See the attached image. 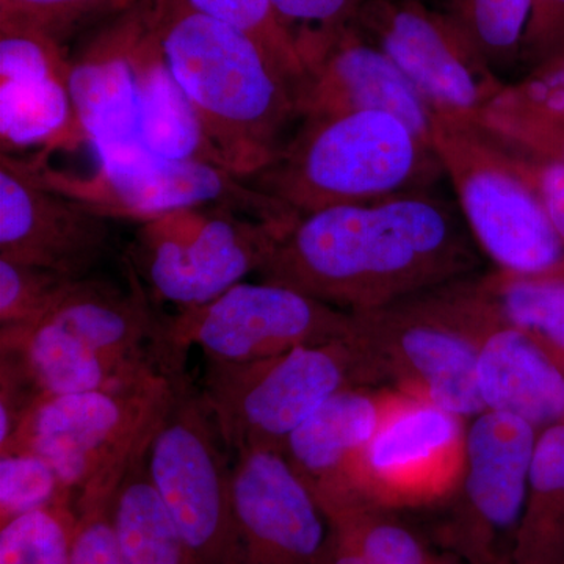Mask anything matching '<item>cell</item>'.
Instances as JSON below:
<instances>
[{
	"mask_svg": "<svg viewBox=\"0 0 564 564\" xmlns=\"http://www.w3.org/2000/svg\"><path fill=\"white\" fill-rule=\"evenodd\" d=\"M462 210L433 192L302 215L258 274L347 313L380 310L477 274Z\"/></svg>",
	"mask_w": 564,
	"mask_h": 564,
	"instance_id": "1",
	"label": "cell"
},
{
	"mask_svg": "<svg viewBox=\"0 0 564 564\" xmlns=\"http://www.w3.org/2000/svg\"><path fill=\"white\" fill-rule=\"evenodd\" d=\"M174 77L221 169L245 180L269 169L296 115V90L259 44L182 0H150Z\"/></svg>",
	"mask_w": 564,
	"mask_h": 564,
	"instance_id": "2",
	"label": "cell"
},
{
	"mask_svg": "<svg viewBox=\"0 0 564 564\" xmlns=\"http://www.w3.org/2000/svg\"><path fill=\"white\" fill-rule=\"evenodd\" d=\"M445 177L433 144L386 111L303 121L276 161L252 177L295 214L432 192Z\"/></svg>",
	"mask_w": 564,
	"mask_h": 564,
	"instance_id": "3",
	"label": "cell"
},
{
	"mask_svg": "<svg viewBox=\"0 0 564 564\" xmlns=\"http://www.w3.org/2000/svg\"><path fill=\"white\" fill-rule=\"evenodd\" d=\"M474 276V274H473ZM473 276L415 293L380 310L352 313L355 333L389 388L458 417L486 408L477 366L491 315Z\"/></svg>",
	"mask_w": 564,
	"mask_h": 564,
	"instance_id": "4",
	"label": "cell"
},
{
	"mask_svg": "<svg viewBox=\"0 0 564 564\" xmlns=\"http://www.w3.org/2000/svg\"><path fill=\"white\" fill-rule=\"evenodd\" d=\"M187 372L128 391L41 395L0 455L28 452L54 467L82 513L113 502L131 464L152 437Z\"/></svg>",
	"mask_w": 564,
	"mask_h": 564,
	"instance_id": "5",
	"label": "cell"
},
{
	"mask_svg": "<svg viewBox=\"0 0 564 564\" xmlns=\"http://www.w3.org/2000/svg\"><path fill=\"white\" fill-rule=\"evenodd\" d=\"M383 386L356 336L303 345L262 361H206L202 395L223 444L236 456L282 451L285 441L336 393Z\"/></svg>",
	"mask_w": 564,
	"mask_h": 564,
	"instance_id": "6",
	"label": "cell"
},
{
	"mask_svg": "<svg viewBox=\"0 0 564 564\" xmlns=\"http://www.w3.org/2000/svg\"><path fill=\"white\" fill-rule=\"evenodd\" d=\"M433 148L464 221L496 269L564 281V245L507 141L481 120L433 113Z\"/></svg>",
	"mask_w": 564,
	"mask_h": 564,
	"instance_id": "7",
	"label": "cell"
},
{
	"mask_svg": "<svg viewBox=\"0 0 564 564\" xmlns=\"http://www.w3.org/2000/svg\"><path fill=\"white\" fill-rule=\"evenodd\" d=\"M191 377L152 437L148 469L195 564H243L232 500V464Z\"/></svg>",
	"mask_w": 564,
	"mask_h": 564,
	"instance_id": "8",
	"label": "cell"
},
{
	"mask_svg": "<svg viewBox=\"0 0 564 564\" xmlns=\"http://www.w3.org/2000/svg\"><path fill=\"white\" fill-rule=\"evenodd\" d=\"M295 221L261 220L223 204L184 207L141 223L131 263L159 299L191 310L258 273Z\"/></svg>",
	"mask_w": 564,
	"mask_h": 564,
	"instance_id": "9",
	"label": "cell"
},
{
	"mask_svg": "<svg viewBox=\"0 0 564 564\" xmlns=\"http://www.w3.org/2000/svg\"><path fill=\"white\" fill-rule=\"evenodd\" d=\"M538 437L516 415L485 411L470 419L466 470L437 532L445 551L466 564L513 563Z\"/></svg>",
	"mask_w": 564,
	"mask_h": 564,
	"instance_id": "10",
	"label": "cell"
},
{
	"mask_svg": "<svg viewBox=\"0 0 564 564\" xmlns=\"http://www.w3.org/2000/svg\"><path fill=\"white\" fill-rule=\"evenodd\" d=\"M46 154L29 162L32 172L52 191L109 218L147 223L203 204H223L267 221H295L299 214L215 163L172 161L144 152L140 158L101 163L90 176L61 172Z\"/></svg>",
	"mask_w": 564,
	"mask_h": 564,
	"instance_id": "11",
	"label": "cell"
},
{
	"mask_svg": "<svg viewBox=\"0 0 564 564\" xmlns=\"http://www.w3.org/2000/svg\"><path fill=\"white\" fill-rule=\"evenodd\" d=\"M355 315L270 282H239L203 306L166 315L174 347L196 345L206 361H262L303 345L348 336Z\"/></svg>",
	"mask_w": 564,
	"mask_h": 564,
	"instance_id": "12",
	"label": "cell"
},
{
	"mask_svg": "<svg viewBox=\"0 0 564 564\" xmlns=\"http://www.w3.org/2000/svg\"><path fill=\"white\" fill-rule=\"evenodd\" d=\"M355 24L434 111L480 120L507 87L459 25L421 0H362Z\"/></svg>",
	"mask_w": 564,
	"mask_h": 564,
	"instance_id": "13",
	"label": "cell"
},
{
	"mask_svg": "<svg viewBox=\"0 0 564 564\" xmlns=\"http://www.w3.org/2000/svg\"><path fill=\"white\" fill-rule=\"evenodd\" d=\"M466 419L392 388L355 470L359 499L393 511L444 507L466 470Z\"/></svg>",
	"mask_w": 564,
	"mask_h": 564,
	"instance_id": "14",
	"label": "cell"
},
{
	"mask_svg": "<svg viewBox=\"0 0 564 564\" xmlns=\"http://www.w3.org/2000/svg\"><path fill=\"white\" fill-rule=\"evenodd\" d=\"M109 221L0 155V259L82 280L109 250Z\"/></svg>",
	"mask_w": 564,
	"mask_h": 564,
	"instance_id": "15",
	"label": "cell"
},
{
	"mask_svg": "<svg viewBox=\"0 0 564 564\" xmlns=\"http://www.w3.org/2000/svg\"><path fill=\"white\" fill-rule=\"evenodd\" d=\"M306 79L296 93L303 121L386 111L433 144L434 110L399 66L351 24L302 54Z\"/></svg>",
	"mask_w": 564,
	"mask_h": 564,
	"instance_id": "16",
	"label": "cell"
},
{
	"mask_svg": "<svg viewBox=\"0 0 564 564\" xmlns=\"http://www.w3.org/2000/svg\"><path fill=\"white\" fill-rule=\"evenodd\" d=\"M70 62L57 39L0 28V147L2 154L40 148L74 151L88 143L69 90Z\"/></svg>",
	"mask_w": 564,
	"mask_h": 564,
	"instance_id": "17",
	"label": "cell"
},
{
	"mask_svg": "<svg viewBox=\"0 0 564 564\" xmlns=\"http://www.w3.org/2000/svg\"><path fill=\"white\" fill-rule=\"evenodd\" d=\"M232 500L243 564H321V505L280 451L234 456Z\"/></svg>",
	"mask_w": 564,
	"mask_h": 564,
	"instance_id": "18",
	"label": "cell"
},
{
	"mask_svg": "<svg viewBox=\"0 0 564 564\" xmlns=\"http://www.w3.org/2000/svg\"><path fill=\"white\" fill-rule=\"evenodd\" d=\"M392 388H356L336 393L285 441L281 454L313 492L323 514L364 502L355 470L380 429Z\"/></svg>",
	"mask_w": 564,
	"mask_h": 564,
	"instance_id": "19",
	"label": "cell"
},
{
	"mask_svg": "<svg viewBox=\"0 0 564 564\" xmlns=\"http://www.w3.org/2000/svg\"><path fill=\"white\" fill-rule=\"evenodd\" d=\"M143 7H135L104 32L76 62L69 90L82 131L99 162L118 163L150 152L141 141L139 93L132 41Z\"/></svg>",
	"mask_w": 564,
	"mask_h": 564,
	"instance_id": "20",
	"label": "cell"
},
{
	"mask_svg": "<svg viewBox=\"0 0 564 564\" xmlns=\"http://www.w3.org/2000/svg\"><path fill=\"white\" fill-rule=\"evenodd\" d=\"M0 350L20 364L40 395L128 391L187 372L185 366L104 355L50 322L14 339L0 340Z\"/></svg>",
	"mask_w": 564,
	"mask_h": 564,
	"instance_id": "21",
	"label": "cell"
},
{
	"mask_svg": "<svg viewBox=\"0 0 564 564\" xmlns=\"http://www.w3.org/2000/svg\"><path fill=\"white\" fill-rule=\"evenodd\" d=\"M477 384L486 411L516 415L540 433L564 425V370L532 337L492 317L478 356Z\"/></svg>",
	"mask_w": 564,
	"mask_h": 564,
	"instance_id": "22",
	"label": "cell"
},
{
	"mask_svg": "<svg viewBox=\"0 0 564 564\" xmlns=\"http://www.w3.org/2000/svg\"><path fill=\"white\" fill-rule=\"evenodd\" d=\"M139 93L141 141L152 154L172 161H204L220 166L198 115L174 77L152 21L151 2L141 10L132 41Z\"/></svg>",
	"mask_w": 564,
	"mask_h": 564,
	"instance_id": "23",
	"label": "cell"
},
{
	"mask_svg": "<svg viewBox=\"0 0 564 564\" xmlns=\"http://www.w3.org/2000/svg\"><path fill=\"white\" fill-rule=\"evenodd\" d=\"M148 452L131 464L115 494L111 521L121 564H195L152 484Z\"/></svg>",
	"mask_w": 564,
	"mask_h": 564,
	"instance_id": "24",
	"label": "cell"
},
{
	"mask_svg": "<svg viewBox=\"0 0 564 564\" xmlns=\"http://www.w3.org/2000/svg\"><path fill=\"white\" fill-rule=\"evenodd\" d=\"M513 564H564V425L538 437Z\"/></svg>",
	"mask_w": 564,
	"mask_h": 564,
	"instance_id": "25",
	"label": "cell"
},
{
	"mask_svg": "<svg viewBox=\"0 0 564 564\" xmlns=\"http://www.w3.org/2000/svg\"><path fill=\"white\" fill-rule=\"evenodd\" d=\"M474 285L494 321L532 337L564 370V281L496 269L475 274Z\"/></svg>",
	"mask_w": 564,
	"mask_h": 564,
	"instance_id": "26",
	"label": "cell"
},
{
	"mask_svg": "<svg viewBox=\"0 0 564 564\" xmlns=\"http://www.w3.org/2000/svg\"><path fill=\"white\" fill-rule=\"evenodd\" d=\"M444 11L497 73L521 63L532 0H444Z\"/></svg>",
	"mask_w": 564,
	"mask_h": 564,
	"instance_id": "27",
	"label": "cell"
},
{
	"mask_svg": "<svg viewBox=\"0 0 564 564\" xmlns=\"http://www.w3.org/2000/svg\"><path fill=\"white\" fill-rule=\"evenodd\" d=\"M192 10L225 22L250 36L296 93L306 79L295 36L274 10L272 0H182Z\"/></svg>",
	"mask_w": 564,
	"mask_h": 564,
	"instance_id": "28",
	"label": "cell"
},
{
	"mask_svg": "<svg viewBox=\"0 0 564 564\" xmlns=\"http://www.w3.org/2000/svg\"><path fill=\"white\" fill-rule=\"evenodd\" d=\"M70 281L50 270L0 259V340L39 326Z\"/></svg>",
	"mask_w": 564,
	"mask_h": 564,
	"instance_id": "29",
	"label": "cell"
},
{
	"mask_svg": "<svg viewBox=\"0 0 564 564\" xmlns=\"http://www.w3.org/2000/svg\"><path fill=\"white\" fill-rule=\"evenodd\" d=\"M68 505L41 508L2 524L0 564H69L77 525Z\"/></svg>",
	"mask_w": 564,
	"mask_h": 564,
	"instance_id": "30",
	"label": "cell"
},
{
	"mask_svg": "<svg viewBox=\"0 0 564 564\" xmlns=\"http://www.w3.org/2000/svg\"><path fill=\"white\" fill-rule=\"evenodd\" d=\"M325 518L350 529L367 564H426L429 549L392 511L358 502Z\"/></svg>",
	"mask_w": 564,
	"mask_h": 564,
	"instance_id": "31",
	"label": "cell"
},
{
	"mask_svg": "<svg viewBox=\"0 0 564 564\" xmlns=\"http://www.w3.org/2000/svg\"><path fill=\"white\" fill-rule=\"evenodd\" d=\"M73 492L46 459L28 452L0 455L2 524L41 508L69 505Z\"/></svg>",
	"mask_w": 564,
	"mask_h": 564,
	"instance_id": "32",
	"label": "cell"
},
{
	"mask_svg": "<svg viewBox=\"0 0 564 564\" xmlns=\"http://www.w3.org/2000/svg\"><path fill=\"white\" fill-rule=\"evenodd\" d=\"M481 122L503 139L564 163V118L497 96Z\"/></svg>",
	"mask_w": 564,
	"mask_h": 564,
	"instance_id": "33",
	"label": "cell"
},
{
	"mask_svg": "<svg viewBox=\"0 0 564 564\" xmlns=\"http://www.w3.org/2000/svg\"><path fill=\"white\" fill-rule=\"evenodd\" d=\"M296 47L318 43L355 24L362 0H272Z\"/></svg>",
	"mask_w": 564,
	"mask_h": 564,
	"instance_id": "34",
	"label": "cell"
},
{
	"mask_svg": "<svg viewBox=\"0 0 564 564\" xmlns=\"http://www.w3.org/2000/svg\"><path fill=\"white\" fill-rule=\"evenodd\" d=\"M115 0H0V28L32 29L58 39Z\"/></svg>",
	"mask_w": 564,
	"mask_h": 564,
	"instance_id": "35",
	"label": "cell"
},
{
	"mask_svg": "<svg viewBox=\"0 0 564 564\" xmlns=\"http://www.w3.org/2000/svg\"><path fill=\"white\" fill-rule=\"evenodd\" d=\"M564 54V0H532L521 65L527 70Z\"/></svg>",
	"mask_w": 564,
	"mask_h": 564,
	"instance_id": "36",
	"label": "cell"
},
{
	"mask_svg": "<svg viewBox=\"0 0 564 564\" xmlns=\"http://www.w3.org/2000/svg\"><path fill=\"white\" fill-rule=\"evenodd\" d=\"M503 140L510 147L519 169L540 195L544 209L564 245V163L536 154L511 140Z\"/></svg>",
	"mask_w": 564,
	"mask_h": 564,
	"instance_id": "37",
	"label": "cell"
},
{
	"mask_svg": "<svg viewBox=\"0 0 564 564\" xmlns=\"http://www.w3.org/2000/svg\"><path fill=\"white\" fill-rule=\"evenodd\" d=\"M111 508L113 502L82 513L69 564H121Z\"/></svg>",
	"mask_w": 564,
	"mask_h": 564,
	"instance_id": "38",
	"label": "cell"
},
{
	"mask_svg": "<svg viewBox=\"0 0 564 564\" xmlns=\"http://www.w3.org/2000/svg\"><path fill=\"white\" fill-rule=\"evenodd\" d=\"M426 564H466L459 558L458 555H455L454 552L443 551L441 552H429V558H426Z\"/></svg>",
	"mask_w": 564,
	"mask_h": 564,
	"instance_id": "39",
	"label": "cell"
},
{
	"mask_svg": "<svg viewBox=\"0 0 564 564\" xmlns=\"http://www.w3.org/2000/svg\"><path fill=\"white\" fill-rule=\"evenodd\" d=\"M508 564H513V563H508Z\"/></svg>",
	"mask_w": 564,
	"mask_h": 564,
	"instance_id": "40",
	"label": "cell"
}]
</instances>
